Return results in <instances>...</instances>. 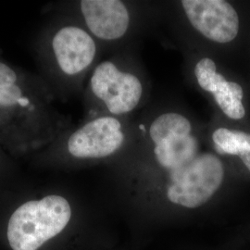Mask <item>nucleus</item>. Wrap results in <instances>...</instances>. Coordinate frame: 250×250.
Here are the masks:
<instances>
[{
	"label": "nucleus",
	"mask_w": 250,
	"mask_h": 250,
	"mask_svg": "<svg viewBox=\"0 0 250 250\" xmlns=\"http://www.w3.org/2000/svg\"><path fill=\"white\" fill-rule=\"evenodd\" d=\"M2 197L0 250H77V209L69 195L49 188Z\"/></svg>",
	"instance_id": "f257e3e1"
},
{
	"label": "nucleus",
	"mask_w": 250,
	"mask_h": 250,
	"mask_svg": "<svg viewBox=\"0 0 250 250\" xmlns=\"http://www.w3.org/2000/svg\"><path fill=\"white\" fill-rule=\"evenodd\" d=\"M0 171H1V168H0Z\"/></svg>",
	"instance_id": "9b49d317"
},
{
	"label": "nucleus",
	"mask_w": 250,
	"mask_h": 250,
	"mask_svg": "<svg viewBox=\"0 0 250 250\" xmlns=\"http://www.w3.org/2000/svg\"><path fill=\"white\" fill-rule=\"evenodd\" d=\"M194 74L200 88L211 94L218 107L232 120H241L246 115L243 105L244 90L241 85L228 82L217 72L214 62L209 58H202L194 68Z\"/></svg>",
	"instance_id": "1a4fd4ad"
},
{
	"label": "nucleus",
	"mask_w": 250,
	"mask_h": 250,
	"mask_svg": "<svg viewBox=\"0 0 250 250\" xmlns=\"http://www.w3.org/2000/svg\"><path fill=\"white\" fill-rule=\"evenodd\" d=\"M80 9L90 33L100 40H118L130 25L129 10L119 0H83Z\"/></svg>",
	"instance_id": "6e6552de"
},
{
	"label": "nucleus",
	"mask_w": 250,
	"mask_h": 250,
	"mask_svg": "<svg viewBox=\"0 0 250 250\" xmlns=\"http://www.w3.org/2000/svg\"><path fill=\"white\" fill-rule=\"evenodd\" d=\"M181 4L190 24L207 39L226 44L238 35L239 17L229 2L184 0Z\"/></svg>",
	"instance_id": "423d86ee"
},
{
	"label": "nucleus",
	"mask_w": 250,
	"mask_h": 250,
	"mask_svg": "<svg viewBox=\"0 0 250 250\" xmlns=\"http://www.w3.org/2000/svg\"><path fill=\"white\" fill-rule=\"evenodd\" d=\"M62 128L53 92L45 82L10 65L0 55V145L25 156L53 143Z\"/></svg>",
	"instance_id": "f03ea898"
},
{
	"label": "nucleus",
	"mask_w": 250,
	"mask_h": 250,
	"mask_svg": "<svg viewBox=\"0 0 250 250\" xmlns=\"http://www.w3.org/2000/svg\"><path fill=\"white\" fill-rule=\"evenodd\" d=\"M167 173L166 195L170 202L197 208L207 203L222 186L224 164L214 153L202 150L192 161Z\"/></svg>",
	"instance_id": "7ed1b4c3"
},
{
	"label": "nucleus",
	"mask_w": 250,
	"mask_h": 250,
	"mask_svg": "<svg viewBox=\"0 0 250 250\" xmlns=\"http://www.w3.org/2000/svg\"></svg>",
	"instance_id": "f8f14e48"
},
{
	"label": "nucleus",
	"mask_w": 250,
	"mask_h": 250,
	"mask_svg": "<svg viewBox=\"0 0 250 250\" xmlns=\"http://www.w3.org/2000/svg\"><path fill=\"white\" fill-rule=\"evenodd\" d=\"M51 50L60 71L66 76L85 72L97 56V44L88 32L75 25L60 28L52 36Z\"/></svg>",
	"instance_id": "0eeeda50"
},
{
	"label": "nucleus",
	"mask_w": 250,
	"mask_h": 250,
	"mask_svg": "<svg viewBox=\"0 0 250 250\" xmlns=\"http://www.w3.org/2000/svg\"><path fill=\"white\" fill-rule=\"evenodd\" d=\"M90 89L112 115L133 111L140 103L143 86L131 72L120 70L112 62L99 63L92 73Z\"/></svg>",
	"instance_id": "20e7f679"
},
{
	"label": "nucleus",
	"mask_w": 250,
	"mask_h": 250,
	"mask_svg": "<svg viewBox=\"0 0 250 250\" xmlns=\"http://www.w3.org/2000/svg\"><path fill=\"white\" fill-rule=\"evenodd\" d=\"M125 140L123 126L116 117H97L70 135L66 151L74 160H102L119 151Z\"/></svg>",
	"instance_id": "39448f33"
},
{
	"label": "nucleus",
	"mask_w": 250,
	"mask_h": 250,
	"mask_svg": "<svg viewBox=\"0 0 250 250\" xmlns=\"http://www.w3.org/2000/svg\"><path fill=\"white\" fill-rule=\"evenodd\" d=\"M211 138L216 150L220 154L240 156L243 153L250 151V134L248 133L218 128L213 132Z\"/></svg>",
	"instance_id": "9d476101"
}]
</instances>
